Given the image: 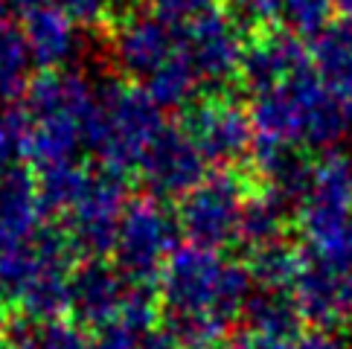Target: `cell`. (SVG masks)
<instances>
[{
    "label": "cell",
    "instance_id": "6da1fadb",
    "mask_svg": "<svg viewBox=\"0 0 352 349\" xmlns=\"http://www.w3.org/2000/svg\"><path fill=\"white\" fill-rule=\"evenodd\" d=\"M254 277L245 262L224 259L216 247L190 245L169 256L163 271V303L172 338L186 349H210L245 315Z\"/></svg>",
    "mask_w": 352,
    "mask_h": 349
},
{
    "label": "cell",
    "instance_id": "7a4b0ae2",
    "mask_svg": "<svg viewBox=\"0 0 352 349\" xmlns=\"http://www.w3.org/2000/svg\"><path fill=\"white\" fill-rule=\"evenodd\" d=\"M256 140L288 143L300 148H332L352 126V114L344 96L326 85L318 70L254 96L250 105Z\"/></svg>",
    "mask_w": 352,
    "mask_h": 349
},
{
    "label": "cell",
    "instance_id": "3957f363",
    "mask_svg": "<svg viewBox=\"0 0 352 349\" xmlns=\"http://www.w3.org/2000/svg\"><path fill=\"white\" fill-rule=\"evenodd\" d=\"M248 183L239 174L219 169L204 174V181L195 183L181 201V227L201 247H224L239 242V224L248 201Z\"/></svg>",
    "mask_w": 352,
    "mask_h": 349
},
{
    "label": "cell",
    "instance_id": "277c9868",
    "mask_svg": "<svg viewBox=\"0 0 352 349\" xmlns=\"http://www.w3.org/2000/svg\"><path fill=\"white\" fill-rule=\"evenodd\" d=\"M311 53L306 44L300 41V35L288 27H262L250 32V41L245 44L242 56V70L239 79L250 93H265L271 87L283 85L288 79L300 76V73L311 70Z\"/></svg>",
    "mask_w": 352,
    "mask_h": 349
},
{
    "label": "cell",
    "instance_id": "5b68a950",
    "mask_svg": "<svg viewBox=\"0 0 352 349\" xmlns=\"http://www.w3.org/2000/svg\"><path fill=\"white\" fill-rule=\"evenodd\" d=\"M186 134L195 140L201 155L221 169L250 157V148H254L250 114H245L230 99H210L195 105L186 117Z\"/></svg>",
    "mask_w": 352,
    "mask_h": 349
},
{
    "label": "cell",
    "instance_id": "8992f818",
    "mask_svg": "<svg viewBox=\"0 0 352 349\" xmlns=\"http://www.w3.org/2000/svg\"><path fill=\"white\" fill-rule=\"evenodd\" d=\"M292 297L306 323L335 329L352 317V268H335L303 251V265L292 285Z\"/></svg>",
    "mask_w": 352,
    "mask_h": 349
},
{
    "label": "cell",
    "instance_id": "52a82bcc",
    "mask_svg": "<svg viewBox=\"0 0 352 349\" xmlns=\"http://www.w3.org/2000/svg\"><path fill=\"white\" fill-rule=\"evenodd\" d=\"M239 23L228 9H216L207 18H201L195 27H190L184 35H178L184 49L190 53L192 65L198 70L201 82L207 85H224L242 70L245 44L239 35Z\"/></svg>",
    "mask_w": 352,
    "mask_h": 349
},
{
    "label": "cell",
    "instance_id": "ba28073f",
    "mask_svg": "<svg viewBox=\"0 0 352 349\" xmlns=\"http://www.w3.org/2000/svg\"><path fill=\"white\" fill-rule=\"evenodd\" d=\"M184 49L181 38L175 35L152 12H137L120 21L114 32V56L120 67L134 79H148L157 73L172 56Z\"/></svg>",
    "mask_w": 352,
    "mask_h": 349
},
{
    "label": "cell",
    "instance_id": "9c48e42d",
    "mask_svg": "<svg viewBox=\"0 0 352 349\" xmlns=\"http://www.w3.org/2000/svg\"><path fill=\"white\" fill-rule=\"evenodd\" d=\"M207 157L186 131L163 128L143 155V172L152 190L160 195H186L204 181Z\"/></svg>",
    "mask_w": 352,
    "mask_h": 349
},
{
    "label": "cell",
    "instance_id": "30bf717a",
    "mask_svg": "<svg viewBox=\"0 0 352 349\" xmlns=\"http://www.w3.org/2000/svg\"><path fill=\"white\" fill-rule=\"evenodd\" d=\"M175 245V221L166 210L146 201L131 210L122 224V262L137 277H152Z\"/></svg>",
    "mask_w": 352,
    "mask_h": 349
},
{
    "label": "cell",
    "instance_id": "8fae6325",
    "mask_svg": "<svg viewBox=\"0 0 352 349\" xmlns=\"http://www.w3.org/2000/svg\"><path fill=\"white\" fill-rule=\"evenodd\" d=\"M23 27V38H27L32 61L41 67H58L73 56L76 49V21H73L58 3H47L35 9Z\"/></svg>",
    "mask_w": 352,
    "mask_h": 349
},
{
    "label": "cell",
    "instance_id": "7c38bea8",
    "mask_svg": "<svg viewBox=\"0 0 352 349\" xmlns=\"http://www.w3.org/2000/svg\"><path fill=\"white\" fill-rule=\"evenodd\" d=\"M311 65L318 76L338 93L352 87V18L332 21L311 38Z\"/></svg>",
    "mask_w": 352,
    "mask_h": 349
},
{
    "label": "cell",
    "instance_id": "4fadbf2b",
    "mask_svg": "<svg viewBox=\"0 0 352 349\" xmlns=\"http://www.w3.org/2000/svg\"><path fill=\"white\" fill-rule=\"evenodd\" d=\"M242 317L248 320L250 332L271 335V338H283V341H297L303 335V323H306L292 291H280V289H256L250 294Z\"/></svg>",
    "mask_w": 352,
    "mask_h": 349
},
{
    "label": "cell",
    "instance_id": "5bb4252c",
    "mask_svg": "<svg viewBox=\"0 0 352 349\" xmlns=\"http://www.w3.org/2000/svg\"><path fill=\"white\" fill-rule=\"evenodd\" d=\"M292 213L294 210L265 186L250 190L242 210V224H239V242L250 251V247L285 239V224Z\"/></svg>",
    "mask_w": 352,
    "mask_h": 349
},
{
    "label": "cell",
    "instance_id": "9a60e30c",
    "mask_svg": "<svg viewBox=\"0 0 352 349\" xmlns=\"http://www.w3.org/2000/svg\"><path fill=\"white\" fill-rule=\"evenodd\" d=\"M248 271L254 277L256 289H280V291H292V285L297 280V271L303 265V251L294 245H288L285 239L280 242H268L259 247L248 251Z\"/></svg>",
    "mask_w": 352,
    "mask_h": 349
},
{
    "label": "cell",
    "instance_id": "2e32d148",
    "mask_svg": "<svg viewBox=\"0 0 352 349\" xmlns=\"http://www.w3.org/2000/svg\"><path fill=\"white\" fill-rule=\"evenodd\" d=\"M30 58L27 38L9 21H0V96H9L21 87Z\"/></svg>",
    "mask_w": 352,
    "mask_h": 349
},
{
    "label": "cell",
    "instance_id": "e0dca14e",
    "mask_svg": "<svg viewBox=\"0 0 352 349\" xmlns=\"http://www.w3.org/2000/svg\"><path fill=\"white\" fill-rule=\"evenodd\" d=\"M276 6L288 30L314 38L323 27L332 23L338 0H276Z\"/></svg>",
    "mask_w": 352,
    "mask_h": 349
},
{
    "label": "cell",
    "instance_id": "ac0fdd59",
    "mask_svg": "<svg viewBox=\"0 0 352 349\" xmlns=\"http://www.w3.org/2000/svg\"><path fill=\"white\" fill-rule=\"evenodd\" d=\"M221 0H148V12L157 15L175 35H184L210 12L221 9Z\"/></svg>",
    "mask_w": 352,
    "mask_h": 349
},
{
    "label": "cell",
    "instance_id": "d6986e66",
    "mask_svg": "<svg viewBox=\"0 0 352 349\" xmlns=\"http://www.w3.org/2000/svg\"><path fill=\"white\" fill-rule=\"evenodd\" d=\"M224 9L233 15L239 27L256 32L262 27H271L274 18H280V6L276 0H221Z\"/></svg>",
    "mask_w": 352,
    "mask_h": 349
},
{
    "label": "cell",
    "instance_id": "ffe728a7",
    "mask_svg": "<svg viewBox=\"0 0 352 349\" xmlns=\"http://www.w3.org/2000/svg\"><path fill=\"white\" fill-rule=\"evenodd\" d=\"M56 3L76 21V27H96L105 23L114 12V0H56Z\"/></svg>",
    "mask_w": 352,
    "mask_h": 349
},
{
    "label": "cell",
    "instance_id": "44dd1931",
    "mask_svg": "<svg viewBox=\"0 0 352 349\" xmlns=\"http://www.w3.org/2000/svg\"><path fill=\"white\" fill-rule=\"evenodd\" d=\"M294 349H346V344L338 338L335 329H309L294 341Z\"/></svg>",
    "mask_w": 352,
    "mask_h": 349
},
{
    "label": "cell",
    "instance_id": "7402d4cb",
    "mask_svg": "<svg viewBox=\"0 0 352 349\" xmlns=\"http://www.w3.org/2000/svg\"><path fill=\"white\" fill-rule=\"evenodd\" d=\"M236 346H239V349H294L292 341L271 338V335H259V332H248V335H242Z\"/></svg>",
    "mask_w": 352,
    "mask_h": 349
},
{
    "label": "cell",
    "instance_id": "603a6c76",
    "mask_svg": "<svg viewBox=\"0 0 352 349\" xmlns=\"http://www.w3.org/2000/svg\"><path fill=\"white\" fill-rule=\"evenodd\" d=\"M47 6V0H3V9L12 12V15H18V18H30L35 9H41Z\"/></svg>",
    "mask_w": 352,
    "mask_h": 349
},
{
    "label": "cell",
    "instance_id": "cb8c5ba5",
    "mask_svg": "<svg viewBox=\"0 0 352 349\" xmlns=\"http://www.w3.org/2000/svg\"><path fill=\"white\" fill-rule=\"evenodd\" d=\"M338 9H341L346 18H352V0H338Z\"/></svg>",
    "mask_w": 352,
    "mask_h": 349
},
{
    "label": "cell",
    "instance_id": "d4e9b609",
    "mask_svg": "<svg viewBox=\"0 0 352 349\" xmlns=\"http://www.w3.org/2000/svg\"><path fill=\"white\" fill-rule=\"evenodd\" d=\"M344 96V102H346V108H349V114H352V87H349V91L346 93H341Z\"/></svg>",
    "mask_w": 352,
    "mask_h": 349
},
{
    "label": "cell",
    "instance_id": "484cf974",
    "mask_svg": "<svg viewBox=\"0 0 352 349\" xmlns=\"http://www.w3.org/2000/svg\"><path fill=\"white\" fill-rule=\"evenodd\" d=\"M210 349H239V346L233 344V346H210Z\"/></svg>",
    "mask_w": 352,
    "mask_h": 349
},
{
    "label": "cell",
    "instance_id": "4316f807",
    "mask_svg": "<svg viewBox=\"0 0 352 349\" xmlns=\"http://www.w3.org/2000/svg\"><path fill=\"white\" fill-rule=\"evenodd\" d=\"M0 9H3V0H0Z\"/></svg>",
    "mask_w": 352,
    "mask_h": 349
}]
</instances>
